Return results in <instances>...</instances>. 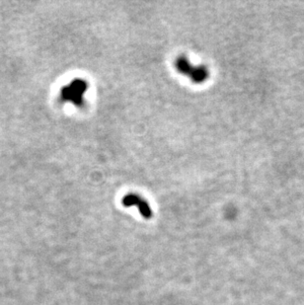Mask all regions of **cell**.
Instances as JSON below:
<instances>
[{"mask_svg":"<svg viewBox=\"0 0 304 305\" xmlns=\"http://www.w3.org/2000/svg\"><path fill=\"white\" fill-rule=\"evenodd\" d=\"M175 66L180 73L190 77V79L195 83L204 82L209 75V72L205 66H194L186 57H179L176 60Z\"/></svg>","mask_w":304,"mask_h":305,"instance_id":"6da1fadb","label":"cell"},{"mask_svg":"<svg viewBox=\"0 0 304 305\" xmlns=\"http://www.w3.org/2000/svg\"><path fill=\"white\" fill-rule=\"evenodd\" d=\"M122 203L124 206H136L138 207L140 213L145 218L151 217V209L147 203L146 201H144L141 197L134 195V194H128L122 199Z\"/></svg>","mask_w":304,"mask_h":305,"instance_id":"7a4b0ae2","label":"cell"}]
</instances>
